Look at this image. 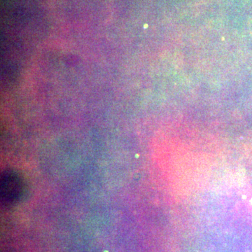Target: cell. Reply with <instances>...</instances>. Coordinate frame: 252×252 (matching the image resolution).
Here are the masks:
<instances>
[{
    "label": "cell",
    "mask_w": 252,
    "mask_h": 252,
    "mask_svg": "<svg viewBox=\"0 0 252 252\" xmlns=\"http://www.w3.org/2000/svg\"><path fill=\"white\" fill-rule=\"evenodd\" d=\"M22 191V182L17 174L11 170L1 174V201L4 206L14 205L19 200Z\"/></svg>",
    "instance_id": "1"
}]
</instances>
